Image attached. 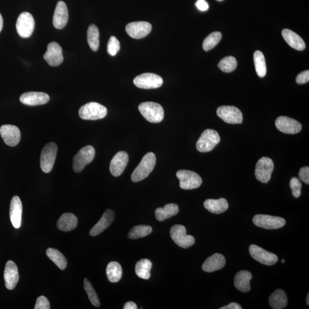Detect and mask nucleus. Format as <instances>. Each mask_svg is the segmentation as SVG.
<instances>
[{
  "label": "nucleus",
  "instance_id": "1",
  "mask_svg": "<svg viewBox=\"0 0 309 309\" xmlns=\"http://www.w3.org/2000/svg\"><path fill=\"white\" fill-rule=\"evenodd\" d=\"M156 160L155 154L154 153L146 154L131 175L132 181L139 182L149 176L155 166Z\"/></svg>",
  "mask_w": 309,
  "mask_h": 309
},
{
  "label": "nucleus",
  "instance_id": "2",
  "mask_svg": "<svg viewBox=\"0 0 309 309\" xmlns=\"http://www.w3.org/2000/svg\"><path fill=\"white\" fill-rule=\"evenodd\" d=\"M139 110L144 119L150 123H160L164 119L163 108L158 103L154 102H144L139 105Z\"/></svg>",
  "mask_w": 309,
  "mask_h": 309
},
{
  "label": "nucleus",
  "instance_id": "3",
  "mask_svg": "<svg viewBox=\"0 0 309 309\" xmlns=\"http://www.w3.org/2000/svg\"><path fill=\"white\" fill-rule=\"evenodd\" d=\"M107 109L96 102H90L82 106L78 111V115L82 119L97 120L103 119L107 116Z\"/></svg>",
  "mask_w": 309,
  "mask_h": 309
},
{
  "label": "nucleus",
  "instance_id": "4",
  "mask_svg": "<svg viewBox=\"0 0 309 309\" xmlns=\"http://www.w3.org/2000/svg\"><path fill=\"white\" fill-rule=\"evenodd\" d=\"M221 137L216 131L208 129L204 131L197 141L196 149L200 153H208L212 151L220 142Z\"/></svg>",
  "mask_w": 309,
  "mask_h": 309
},
{
  "label": "nucleus",
  "instance_id": "5",
  "mask_svg": "<svg viewBox=\"0 0 309 309\" xmlns=\"http://www.w3.org/2000/svg\"><path fill=\"white\" fill-rule=\"evenodd\" d=\"M58 153V146L53 142L49 143L42 149L40 156L41 169L45 173H50L53 169Z\"/></svg>",
  "mask_w": 309,
  "mask_h": 309
},
{
  "label": "nucleus",
  "instance_id": "6",
  "mask_svg": "<svg viewBox=\"0 0 309 309\" xmlns=\"http://www.w3.org/2000/svg\"><path fill=\"white\" fill-rule=\"evenodd\" d=\"M176 176L180 181V188L193 190L202 185V179L198 174L192 171L181 170L176 173Z\"/></svg>",
  "mask_w": 309,
  "mask_h": 309
},
{
  "label": "nucleus",
  "instance_id": "7",
  "mask_svg": "<svg viewBox=\"0 0 309 309\" xmlns=\"http://www.w3.org/2000/svg\"><path fill=\"white\" fill-rule=\"evenodd\" d=\"M95 150L91 146H87L81 149L74 156L73 169L76 173H80L85 167L90 164L94 159Z\"/></svg>",
  "mask_w": 309,
  "mask_h": 309
},
{
  "label": "nucleus",
  "instance_id": "8",
  "mask_svg": "<svg viewBox=\"0 0 309 309\" xmlns=\"http://www.w3.org/2000/svg\"><path fill=\"white\" fill-rule=\"evenodd\" d=\"M35 25V19L30 13L24 12L19 16L16 25V30L22 38H28L34 32Z\"/></svg>",
  "mask_w": 309,
  "mask_h": 309
},
{
  "label": "nucleus",
  "instance_id": "9",
  "mask_svg": "<svg viewBox=\"0 0 309 309\" xmlns=\"http://www.w3.org/2000/svg\"><path fill=\"white\" fill-rule=\"evenodd\" d=\"M170 235L172 239L179 247L184 249L190 248L195 243V239L193 236L187 235L185 226L176 225L170 230Z\"/></svg>",
  "mask_w": 309,
  "mask_h": 309
},
{
  "label": "nucleus",
  "instance_id": "10",
  "mask_svg": "<svg viewBox=\"0 0 309 309\" xmlns=\"http://www.w3.org/2000/svg\"><path fill=\"white\" fill-rule=\"evenodd\" d=\"M252 221L259 228L268 230L280 229L286 224V221L284 218L269 215H256L253 218Z\"/></svg>",
  "mask_w": 309,
  "mask_h": 309
},
{
  "label": "nucleus",
  "instance_id": "11",
  "mask_svg": "<svg viewBox=\"0 0 309 309\" xmlns=\"http://www.w3.org/2000/svg\"><path fill=\"white\" fill-rule=\"evenodd\" d=\"M274 163L268 157H262L256 164L255 175L256 178L262 183H267L271 179L274 170Z\"/></svg>",
  "mask_w": 309,
  "mask_h": 309
},
{
  "label": "nucleus",
  "instance_id": "12",
  "mask_svg": "<svg viewBox=\"0 0 309 309\" xmlns=\"http://www.w3.org/2000/svg\"><path fill=\"white\" fill-rule=\"evenodd\" d=\"M163 83V78L160 76L151 73L137 76L134 80V83L137 87L146 90L158 88Z\"/></svg>",
  "mask_w": 309,
  "mask_h": 309
},
{
  "label": "nucleus",
  "instance_id": "13",
  "mask_svg": "<svg viewBox=\"0 0 309 309\" xmlns=\"http://www.w3.org/2000/svg\"><path fill=\"white\" fill-rule=\"evenodd\" d=\"M249 252L252 258L262 264L272 266L278 261V256L273 253L266 251L255 245L250 246Z\"/></svg>",
  "mask_w": 309,
  "mask_h": 309
},
{
  "label": "nucleus",
  "instance_id": "14",
  "mask_svg": "<svg viewBox=\"0 0 309 309\" xmlns=\"http://www.w3.org/2000/svg\"><path fill=\"white\" fill-rule=\"evenodd\" d=\"M216 114L225 122L229 124H241L243 121L241 111L234 106H221L217 109Z\"/></svg>",
  "mask_w": 309,
  "mask_h": 309
},
{
  "label": "nucleus",
  "instance_id": "15",
  "mask_svg": "<svg viewBox=\"0 0 309 309\" xmlns=\"http://www.w3.org/2000/svg\"><path fill=\"white\" fill-rule=\"evenodd\" d=\"M0 135L6 145L15 147L21 140V133L19 128L13 125H3L0 127Z\"/></svg>",
  "mask_w": 309,
  "mask_h": 309
},
{
  "label": "nucleus",
  "instance_id": "16",
  "mask_svg": "<svg viewBox=\"0 0 309 309\" xmlns=\"http://www.w3.org/2000/svg\"><path fill=\"white\" fill-rule=\"evenodd\" d=\"M44 58L51 67L60 65L64 60L61 46L56 42H50L47 46Z\"/></svg>",
  "mask_w": 309,
  "mask_h": 309
},
{
  "label": "nucleus",
  "instance_id": "17",
  "mask_svg": "<svg viewBox=\"0 0 309 309\" xmlns=\"http://www.w3.org/2000/svg\"><path fill=\"white\" fill-rule=\"evenodd\" d=\"M152 30V25L146 21H137L129 23L126 27L127 34L130 37L140 39L145 38Z\"/></svg>",
  "mask_w": 309,
  "mask_h": 309
},
{
  "label": "nucleus",
  "instance_id": "18",
  "mask_svg": "<svg viewBox=\"0 0 309 309\" xmlns=\"http://www.w3.org/2000/svg\"><path fill=\"white\" fill-rule=\"evenodd\" d=\"M275 126L281 132L287 134H296L300 132L302 125L297 120L287 116L278 117Z\"/></svg>",
  "mask_w": 309,
  "mask_h": 309
},
{
  "label": "nucleus",
  "instance_id": "19",
  "mask_svg": "<svg viewBox=\"0 0 309 309\" xmlns=\"http://www.w3.org/2000/svg\"><path fill=\"white\" fill-rule=\"evenodd\" d=\"M129 160L128 154L125 151H120L117 153L110 163V172L112 175L115 177L119 176L126 169Z\"/></svg>",
  "mask_w": 309,
  "mask_h": 309
},
{
  "label": "nucleus",
  "instance_id": "20",
  "mask_svg": "<svg viewBox=\"0 0 309 309\" xmlns=\"http://www.w3.org/2000/svg\"><path fill=\"white\" fill-rule=\"evenodd\" d=\"M50 99L49 95L41 92H28L23 94L19 100L22 104L27 106H40L47 103Z\"/></svg>",
  "mask_w": 309,
  "mask_h": 309
},
{
  "label": "nucleus",
  "instance_id": "21",
  "mask_svg": "<svg viewBox=\"0 0 309 309\" xmlns=\"http://www.w3.org/2000/svg\"><path fill=\"white\" fill-rule=\"evenodd\" d=\"M5 287L8 290H13L19 280V274L17 265L14 262L9 261L6 263L4 270Z\"/></svg>",
  "mask_w": 309,
  "mask_h": 309
},
{
  "label": "nucleus",
  "instance_id": "22",
  "mask_svg": "<svg viewBox=\"0 0 309 309\" xmlns=\"http://www.w3.org/2000/svg\"><path fill=\"white\" fill-rule=\"evenodd\" d=\"M69 18L68 11L64 1H58L55 10L53 24L55 28L61 29L67 25Z\"/></svg>",
  "mask_w": 309,
  "mask_h": 309
},
{
  "label": "nucleus",
  "instance_id": "23",
  "mask_svg": "<svg viewBox=\"0 0 309 309\" xmlns=\"http://www.w3.org/2000/svg\"><path fill=\"white\" fill-rule=\"evenodd\" d=\"M22 212V205L20 199L18 196L13 197L10 206V219L15 229L21 227Z\"/></svg>",
  "mask_w": 309,
  "mask_h": 309
},
{
  "label": "nucleus",
  "instance_id": "24",
  "mask_svg": "<svg viewBox=\"0 0 309 309\" xmlns=\"http://www.w3.org/2000/svg\"><path fill=\"white\" fill-rule=\"evenodd\" d=\"M114 219L115 212L113 210H107L99 221L91 230L90 235L93 236L99 235L111 225Z\"/></svg>",
  "mask_w": 309,
  "mask_h": 309
},
{
  "label": "nucleus",
  "instance_id": "25",
  "mask_svg": "<svg viewBox=\"0 0 309 309\" xmlns=\"http://www.w3.org/2000/svg\"><path fill=\"white\" fill-rule=\"evenodd\" d=\"M226 259L225 256L218 253L210 256L206 259L202 265L203 271L212 272L225 267Z\"/></svg>",
  "mask_w": 309,
  "mask_h": 309
},
{
  "label": "nucleus",
  "instance_id": "26",
  "mask_svg": "<svg viewBox=\"0 0 309 309\" xmlns=\"http://www.w3.org/2000/svg\"><path fill=\"white\" fill-rule=\"evenodd\" d=\"M282 35L286 42L292 48L298 51H303L305 49L306 45L303 39L294 32L285 29L282 31Z\"/></svg>",
  "mask_w": 309,
  "mask_h": 309
},
{
  "label": "nucleus",
  "instance_id": "27",
  "mask_svg": "<svg viewBox=\"0 0 309 309\" xmlns=\"http://www.w3.org/2000/svg\"><path fill=\"white\" fill-rule=\"evenodd\" d=\"M251 279L252 274L251 272L246 270L240 271L235 276V287L242 292H249L251 290L250 282Z\"/></svg>",
  "mask_w": 309,
  "mask_h": 309
},
{
  "label": "nucleus",
  "instance_id": "28",
  "mask_svg": "<svg viewBox=\"0 0 309 309\" xmlns=\"http://www.w3.org/2000/svg\"><path fill=\"white\" fill-rule=\"evenodd\" d=\"M77 217L74 213H65L59 218L57 226L61 231L68 232L77 228Z\"/></svg>",
  "mask_w": 309,
  "mask_h": 309
},
{
  "label": "nucleus",
  "instance_id": "29",
  "mask_svg": "<svg viewBox=\"0 0 309 309\" xmlns=\"http://www.w3.org/2000/svg\"><path fill=\"white\" fill-rule=\"evenodd\" d=\"M204 207L210 212L219 214L226 211L229 208V204L225 198L219 199H208L204 202Z\"/></svg>",
  "mask_w": 309,
  "mask_h": 309
},
{
  "label": "nucleus",
  "instance_id": "30",
  "mask_svg": "<svg viewBox=\"0 0 309 309\" xmlns=\"http://www.w3.org/2000/svg\"><path fill=\"white\" fill-rule=\"evenodd\" d=\"M288 297L284 290L277 289L269 297V304L274 309H281L287 307Z\"/></svg>",
  "mask_w": 309,
  "mask_h": 309
},
{
  "label": "nucleus",
  "instance_id": "31",
  "mask_svg": "<svg viewBox=\"0 0 309 309\" xmlns=\"http://www.w3.org/2000/svg\"><path fill=\"white\" fill-rule=\"evenodd\" d=\"M178 212V206L176 204L170 203L166 205L164 208H157L155 211V216L157 221L163 222L176 215Z\"/></svg>",
  "mask_w": 309,
  "mask_h": 309
},
{
  "label": "nucleus",
  "instance_id": "32",
  "mask_svg": "<svg viewBox=\"0 0 309 309\" xmlns=\"http://www.w3.org/2000/svg\"><path fill=\"white\" fill-rule=\"evenodd\" d=\"M99 31L96 25L89 26L87 31V41L89 46L93 51L96 52L99 48Z\"/></svg>",
  "mask_w": 309,
  "mask_h": 309
},
{
  "label": "nucleus",
  "instance_id": "33",
  "mask_svg": "<svg viewBox=\"0 0 309 309\" xmlns=\"http://www.w3.org/2000/svg\"><path fill=\"white\" fill-rule=\"evenodd\" d=\"M106 273L108 280L112 283H116L122 277V269L117 262H111L108 265Z\"/></svg>",
  "mask_w": 309,
  "mask_h": 309
},
{
  "label": "nucleus",
  "instance_id": "34",
  "mask_svg": "<svg viewBox=\"0 0 309 309\" xmlns=\"http://www.w3.org/2000/svg\"><path fill=\"white\" fill-rule=\"evenodd\" d=\"M152 263L147 259H141L136 263L135 272L139 278L143 279H149L151 277V269Z\"/></svg>",
  "mask_w": 309,
  "mask_h": 309
},
{
  "label": "nucleus",
  "instance_id": "35",
  "mask_svg": "<svg viewBox=\"0 0 309 309\" xmlns=\"http://www.w3.org/2000/svg\"><path fill=\"white\" fill-rule=\"evenodd\" d=\"M48 258L53 261L58 267L63 270L67 268V261L64 255L57 249L49 248L47 252Z\"/></svg>",
  "mask_w": 309,
  "mask_h": 309
},
{
  "label": "nucleus",
  "instance_id": "36",
  "mask_svg": "<svg viewBox=\"0 0 309 309\" xmlns=\"http://www.w3.org/2000/svg\"><path fill=\"white\" fill-rule=\"evenodd\" d=\"M254 61L256 74L260 77H264L266 75V61L264 55L259 51H256L254 54Z\"/></svg>",
  "mask_w": 309,
  "mask_h": 309
},
{
  "label": "nucleus",
  "instance_id": "37",
  "mask_svg": "<svg viewBox=\"0 0 309 309\" xmlns=\"http://www.w3.org/2000/svg\"><path fill=\"white\" fill-rule=\"evenodd\" d=\"M152 232V228L150 226H136L130 230L128 236L131 239H137L145 237V236L150 235Z\"/></svg>",
  "mask_w": 309,
  "mask_h": 309
},
{
  "label": "nucleus",
  "instance_id": "38",
  "mask_svg": "<svg viewBox=\"0 0 309 309\" xmlns=\"http://www.w3.org/2000/svg\"><path fill=\"white\" fill-rule=\"evenodd\" d=\"M222 36L221 32H215L210 34L203 43V48L205 51H209L213 49L221 41Z\"/></svg>",
  "mask_w": 309,
  "mask_h": 309
},
{
  "label": "nucleus",
  "instance_id": "39",
  "mask_svg": "<svg viewBox=\"0 0 309 309\" xmlns=\"http://www.w3.org/2000/svg\"><path fill=\"white\" fill-rule=\"evenodd\" d=\"M84 288L87 292L89 300H90L91 304L95 306V307H99L100 302L98 295L96 291H95L93 285H91V282L87 278L84 279Z\"/></svg>",
  "mask_w": 309,
  "mask_h": 309
},
{
  "label": "nucleus",
  "instance_id": "40",
  "mask_svg": "<svg viewBox=\"0 0 309 309\" xmlns=\"http://www.w3.org/2000/svg\"><path fill=\"white\" fill-rule=\"evenodd\" d=\"M237 67V61L232 57H228L222 59L219 62L218 67L223 72H232Z\"/></svg>",
  "mask_w": 309,
  "mask_h": 309
},
{
  "label": "nucleus",
  "instance_id": "41",
  "mask_svg": "<svg viewBox=\"0 0 309 309\" xmlns=\"http://www.w3.org/2000/svg\"><path fill=\"white\" fill-rule=\"evenodd\" d=\"M120 49V42L115 36H111L107 45L108 53L115 57Z\"/></svg>",
  "mask_w": 309,
  "mask_h": 309
},
{
  "label": "nucleus",
  "instance_id": "42",
  "mask_svg": "<svg viewBox=\"0 0 309 309\" xmlns=\"http://www.w3.org/2000/svg\"><path fill=\"white\" fill-rule=\"evenodd\" d=\"M290 188L292 190V194L295 198H299L301 194L302 185L297 177H292L290 182Z\"/></svg>",
  "mask_w": 309,
  "mask_h": 309
},
{
  "label": "nucleus",
  "instance_id": "43",
  "mask_svg": "<svg viewBox=\"0 0 309 309\" xmlns=\"http://www.w3.org/2000/svg\"><path fill=\"white\" fill-rule=\"evenodd\" d=\"M35 309H50L51 306L48 299L44 296H40L37 299L35 307Z\"/></svg>",
  "mask_w": 309,
  "mask_h": 309
},
{
  "label": "nucleus",
  "instance_id": "44",
  "mask_svg": "<svg viewBox=\"0 0 309 309\" xmlns=\"http://www.w3.org/2000/svg\"><path fill=\"white\" fill-rule=\"evenodd\" d=\"M299 177L302 182L309 185V167L306 166L302 167L299 172Z\"/></svg>",
  "mask_w": 309,
  "mask_h": 309
},
{
  "label": "nucleus",
  "instance_id": "45",
  "mask_svg": "<svg viewBox=\"0 0 309 309\" xmlns=\"http://www.w3.org/2000/svg\"><path fill=\"white\" fill-rule=\"evenodd\" d=\"M309 81V71H305L301 72L296 78V81L299 84H304L308 83Z\"/></svg>",
  "mask_w": 309,
  "mask_h": 309
},
{
  "label": "nucleus",
  "instance_id": "46",
  "mask_svg": "<svg viewBox=\"0 0 309 309\" xmlns=\"http://www.w3.org/2000/svg\"><path fill=\"white\" fill-rule=\"evenodd\" d=\"M196 6L199 11L205 12L208 11L209 6L205 0H198L195 3Z\"/></svg>",
  "mask_w": 309,
  "mask_h": 309
},
{
  "label": "nucleus",
  "instance_id": "47",
  "mask_svg": "<svg viewBox=\"0 0 309 309\" xmlns=\"http://www.w3.org/2000/svg\"><path fill=\"white\" fill-rule=\"evenodd\" d=\"M221 309H242L241 306L235 302H232L228 305L220 308Z\"/></svg>",
  "mask_w": 309,
  "mask_h": 309
},
{
  "label": "nucleus",
  "instance_id": "48",
  "mask_svg": "<svg viewBox=\"0 0 309 309\" xmlns=\"http://www.w3.org/2000/svg\"><path fill=\"white\" fill-rule=\"evenodd\" d=\"M124 309H137V307L135 303L134 302H128L124 306Z\"/></svg>",
  "mask_w": 309,
  "mask_h": 309
},
{
  "label": "nucleus",
  "instance_id": "49",
  "mask_svg": "<svg viewBox=\"0 0 309 309\" xmlns=\"http://www.w3.org/2000/svg\"><path fill=\"white\" fill-rule=\"evenodd\" d=\"M3 28V19L1 14H0V32L2 31Z\"/></svg>",
  "mask_w": 309,
  "mask_h": 309
},
{
  "label": "nucleus",
  "instance_id": "50",
  "mask_svg": "<svg viewBox=\"0 0 309 309\" xmlns=\"http://www.w3.org/2000/svg\"><path fill=\"white\" fill-rule=\"evenodd\" d=\"M307 304L308 305H309V294H308L307 298Z\"/></svg>",
  "mask_w": 309,
  "mask_h": 309
},
{
  "label": "nucleus",
  "instance_id": "51",
  "mask_svg": "<svg viewBox=\"0 0 309 309\" xmlns=\"http://www.w3.org/2000/svg\"><path fill=\"white\" fill-rule=\"evenodd\" d=\"M285 262V261L284 260V259H282V263H283V264H284V263Z\"/></svg>",
  "mask_w": 309,
  "mask_h": 309
},
{
  "label": "nucleus",
  "instance_id": "52",
  "mask_svg": "<svg viewBox=\"0 0 309 309\" xmlns=\"http://www.w3.org/2000/svg\"><path fill=\"white\" fill-rule=\"evenodd\" d=\"M217 1H223V0H217Z\"/></svg>",
  "mask_w": 309,
  "mask_h": 309
}]
</instances>
